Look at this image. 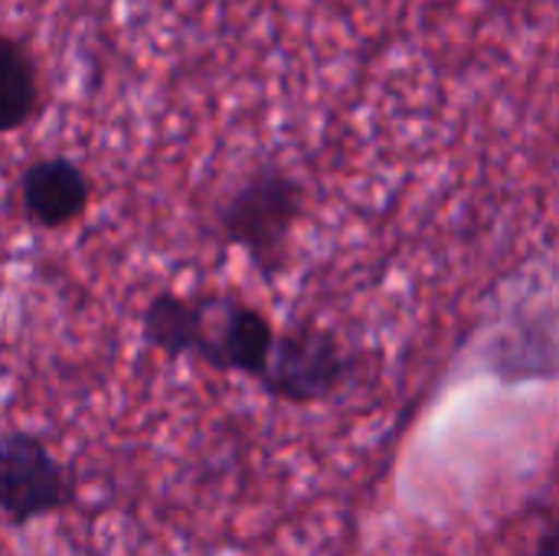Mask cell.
<instances>
[{
    "mask_svg": "<svg viewBox=\"0 0 559 556\" xmlns=\"http://www.w3.org/2000/svg\"><path fill=\"white\" fill-rule=\"evenodd\" d=\"M488 367L504 383H531V380H557V341H554V318L550 311L524 328L504 331L491 354Z\"/></svg>",
    "mask_w": 559,
    "mask_h": 556,
    "instance_id": "52a82bcc",
    "label": "cell"
},
{
    "mask_svg": "<svg viewBox=\"0 0 559 556\" xmlns=\"http://www.w3.org/2000/svg\"><path fill=\"white\" fill-rule=\"evenodd\" d=\"M305 216V180L278 161H262L219 200L213 229L219 249L242 252L259 279L275 282L292 265L295 233Z\"/></svg>",
    "mask_w": 559,
    "mask_h": 556,
    "instance_id": "6da1fadb",
    "label": "cell"
},
{
    "mask_svg": "<svg viewBox=\"0 0 559 556\" xmlns=\"http://www.w3.org/2000/svg\"><path fill=\"white\" fill-rule=\"evenodd\" d=\"M46 105L36 52L13 33H0V138L29 128Z\"/></svg>",
    "mask_w": 559,
    "mask_h": 556,
    "instance_id": "8992f818",
    "label": "cell"
},
{
    "mask_svg": "<svg viewBox=\"0 0 559 556\" xmlns=\"http://www.w3.org/2000/svg\"><path fill=\"white\" fill-rule=\"evenodd\" d=\"M92 177L69 154L33 157L16 180L20 213L33 229L62 233L85 220L92 206Z\"/></svg>",
    "mask_w": 559,
    "mask_h": 556,
    "instance_id": "5b68a950",
    "label": "cell"
},
{
    "mask_svg": "<svg viewBox=\"0 0 559 556\" xmlns=\"http://www.w3.org/2000/svg\"><path fill=\"white\" fill-rule=\"evenodd\" d=\"M79 498L72 469L33 429H0V518L10 528L69 511Z\"/></svg>",
    "mask_w": 559,
    "mask_h": 556,
    "instance_id": "3957f363",
    "label": "cell"
},
{
    "mask_svg": "<svg viewBox=\"0 0 559 556\" xmlns=\"http://www.w3.org/2000/svg\"><path fill=\"white\" fill-rule=\"evenodd\" d=\"M531 556H559V528L554 511L544 514V528H540V534H537V541H534Z\"/></svg>",
    "mask_w": 559,
    "mask_h": 556,
    "instance_id": "ba28073f",
    "label": "cell"
},
{
    "mask_svg": "<svg viewBox=\"0 0 559 556\" xmlns=\"http://www.w3.org/2000/svg\"><path fill=\"white\" fill-rule=\"evenodd\" d=\"M203 321L190 360L223 377L259 383L275 344V321L239 292H200Z\"/></svg>",
    "mask_w": 559,
    "mask_h": 556,
    "instance_id": "277c9868",
    "label": "cell"
},
{
    "mask_svg": "<svg viewBox=\"0 0 559 556\" xmlns=\"http://www.w3.org/2000/svg\"><path fill=\"white\" fill-rule=\"evenodd\" d=\"M364 357L347 347L331 328L314 321H295L278 328L259 390L285 406H321L360 377Z\"/></svg>",
    "mask_w": 559,
    "mask_h": 556,
    "instance_id": "7a4b0ae2",
    "label": "cell"
}]
</instances>
